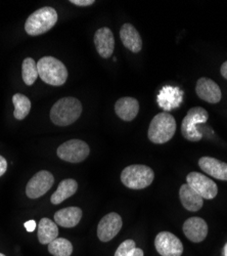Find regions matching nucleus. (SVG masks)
Segmentation results:
<instances>
[{
    "mask_svg": "<svg viewBox=\"0 0 227 256\" xmlns=\"http://www.w3.org/2000/svg\"><path fill=\"white\" fill-rule=\"evenodd\" d=\"M82 113V104L76 98L68 96L58 100L50 110V119L57 126L73 124Z\"/></svg>",
    "mask_w": 227,
    "mask_h": 256,
    "instance_id": "obj_1",
    "label": "nucleus"
},
{
    "mask_svg": "<svg viewBox=\"0 0 227 256\" xmlns=\"http://www.w3.org/2000/svg\"><path fill=\"white\" fill-rule=\"evenodd\" d=\"M39 77L52 86L64 85L68 79V70L59 60L53 56H44L37 62Z\"/></svg>",
    "mask_w": 227,
    "mask_h": 256,
    "instance_id": "obj_2",
    "label": "nucleus"
},
{
    "mask_svg": "<svg viewBox=\"0 0 227 256\" xmlns=\"http://www.w3.org/2000/svg\"><path fill=\"white\" fill-rule=\"evenodd\" d=\"M176 121L169 113H160L156 115L149 128V138L154 144H165L169 142L175 134Z\"/></svg>",
    "mask_w": 227,
    "mask_h": 256,
    "instance_id": "obj_3",
    "label": "nucleus"
},
{
    "mask_svg": "<svg viewBox=\"0 0 227 256\" xmlns=\"http://www.w3.org/2000/svg\"><path fill=\"white\" fill-rule=\"evenodd\" d=\"M57 22V12L50 6H44L34 12L25 24V30L30 36H38L48 32Z\"/></svg>",
    "mask_w": 227,
    "mask_h": 256,
    "instance_id": "obj_4",
    "label": "nucleus"
},
{
    "mask_svg": "<svg viewBox=\"0 0 227 256\" xmlns=\"http://www.w3.org/2000/svg\"><path fill=\"white\" fill-rule=\"evenodd\" d=\"M155 174L153 169L146 165H130L121 174L122 184L132 190L146 188L153 182Z\"/></svg>",
    "mask_w": 227,
    "mask_h": 256,
    "instance_id": "obj_5",
    "label": "nucleus"
},
{
    "mask_svg": "<svg viewBox=\"0 0 227 256\" xmlns=\"http://www.w3.org/2000/svg\"><path fill=\"white\" fill-rule=\"evenodd\" d=\"M209 118L208 112L202 106L192 108L181 123V134L184 138L190 142H199L203 138V134L198 130V125L207 122Z\"/></svg>",
    "mask_w": 227,
    "mask_h": 256,
    "instance_id": "obj_6",
    "label": "nucleus"
},
{
    "mask_svg": "<svg viewBox=\"0 0 227 256\" xmlns=\"http://www.w3.org/2000/svg\"><path fill=\"white\" fill-rule=\"evenodd\" d=\"M56 153L61 160L71 163H79L84 161L89 156L90 150L85 142L71 140L61 144L57 148Z\"/></svg>",
    "mask_w": 227,
    "mask_h": 256,
    "instance_id": "obj_7",
    "label": "nucleus"
},
{
    "mask_svg": "<svg viewBox=\"0 0 227 256\" xmlns=\"http://www.w3.org/2000/svg\"><path fill=\"white\" fill-rule=\"evenodd\" d=\"M187 182L203 198L211 200L218 194L217 184L208 176L199 172H191L187 176Z\"/></svg>",
    "mask_w": 227,
    "mask_h": 256,
    "instance_id": "obj_8",
    "label": "nucleus"
},
{
    "mask_svg": "<svg viewBox=\"0 0 227 256\" xmlns=\"http://www.w3.org/2000/svg\"><path fill=\"white\" fill-rule=\"evenodd\" d=\"M53 182V176L46 170H41L29 180L26 186V194L30 199L40 198L51 188Z\"/></svg>",
    "mask_w": 227,
    "mask_h": 256,
    "instance_id": "obj_9",
    "label": "nucleus"
},
{
    "mask_svg": "<svg viewBox=\"0 0 227 256\" xmlns=\"http://www.w3.org/2000/svg\"><path fill=\"white\" fill-rule=\"evenodd\" d=\"M157 251L162 256H181L183 245L181 241L169 232H161L155 240Z\"/></svg>",
    "mask_w": 227,
    "mask_h": 256,
    "instance_id": "obj_10",
    "label": "nucleus"
},
{
    "mask_svg": "<svg viewBox=\"0 0 227 256\" xmlns=\"http://www.w3.org/2000/svg\"><path fill=\"white\" fill-rule=\"evenodd\" d=\"M123 226L122 218L112 212L101 218L97 226V237L101 242H109L114 239Z\"/></svg>",
    "mask_w": 227,
    "mask_h": 256,
    "instance_id": "obj_11",
    "label": "nucleus"
},
{
    "mask_svg": "<svg viewBox=\"0 0 227 256\" xmlns=\"http://www.w3.org/2000/svg\"><path fill=\"white\" fill-rule=\"evenodd\" d=\"M196 92L201 100L210 104H217L222 98L219 85L212 79L206 77H202L198 80Z\"/></svg>",
    "mask_w": 227,
    "mask_h": 256,
    "instance_id": "obj_12",
    "label": "nucleus"
},
{
    "mask_svg": "<svg viewBox=\"0 0 227 256\" xmlns=\"http://www.w3.org/2000/svg\"><path fill=\"white\" fill-rule=\"evenodd\" d=\"M183 90L177 86H164L158 96V104L165 111L174 110L182 104Z\"/></svg>",
    "mask_w": 227,
    "mask_h": 256,
    "instance_id": "obj_13",
    "label": "nucleus"
},
{
    "mask_svg": "<svg viewBox=\"0 0 227 256\" xmlns=\"http://www.w3.org/2000/svg\"><path fill=\"white\" fill-rule=\"evenodd\" d=\"M94 44L101 58H109L115 48V38L112 30L107 27L98 29L94 34Z\"/></svg>",
    "mask_w": 227,
    "mask_h": 256,
    "instance_id": "obj_14",
    "label": "nucleus"
},
{
    "mask_svg": "<svg viewBox=\"0 0 227 256\" xmlns=\"http://www.w3.org/2000/svg\"><path fill=\"white\" fill-rule=\"evenodd\" d=\"M183 232L187 238L194 242L204 241L208 234V224L201 218H191L183 224Z\"/></svg>",
    "mask_w": 227,
    "mask_h": 256,
    "instance_id": "obj_15",
    "label": "nucleus"
},
{
    "mask_svg": "<svg viewBox=\"0 0 227 256\" xmlns=\"http://www.w3.org/2000/svg\"><path fill=\"white\" fill-rule=\"evenodd\" d=\"M199 166L205 174L220 180H227V163L212 157H202Z\"/></svg>",
    "mask_w": 227,
    "mask_h": 256,
    "instance_id": "obj_16",
    "label": "nucleus"
},
{
    "mask_svg": "<svg viewBox=\"0 0 227 256\" xmlns=\"http://www.w3.org/2000/svg\"><path fill=\"white\" fill-rule=\"evenodd\" d=\"M115 112L122 120L132 121L139 112L138 100L130 96L122 98L115 104Z\"/></svg>",
    "mask_w": 227,
    "mask_h": 256,
    "instance_id": "obj_17",
    "label": "nucleus"
},
{
    "mask_svg": "<svg viewBox=\"0 0 227 256\" xmlns=\"http://www.w3.org/2000/svg\"><path fill=\"white\" fill-rule=\"evenodd\" d=\"M120 38L122 44L130 52L136 54L142 48V40L136 30V28L131 24H124L120 30Z\"/></svg>",
    "mask_w": 227,
    "mask_h": 256,
    "instance_id": "obj_18",
    "label": "nucleus"
},
{
    "mask_svg": "<svg viewBox=\"0 0 227 256\" xmlns=\"http://www.w3.org/2000/svg\"><path fill=\"white\" fill-rule=\"evenodd\" d=\"M179 197L183 207L189 211H199L204 204V199L188 184H182L179 190Z\"/></svg>",
    "mask_w": 227,
    "mask_h": 256,
    "instance_id": "obj_19",
    "label": "nucleus"
},
{
    "mask_svg": "<svg viewBox=\"0 0 227 256\" xmlns=\"http://www.w3.org/2000/svg\"><path fill=\"white\" fill-rule=\"evenodd\" d=\"M82 218V210L78 207H68L58 210L54 214L55 224L64 228L76 226Z\"/></svg>",
    "mask_w": 227,
    "mask_h": 256,
    "instance_id": "obj_20",
    "label": "nucleus"
},
{
    "mask_svg": "<svg viewBox=\"0 0 227 256\" xmlns=\"http://www.w3.org/2000/svg\"><path fill=\"white\" fill-rule=\"evenodd\" d=\"M78 190V184L75 180L68 178L61 182L56 188V190L52 194L50 201L52 204L57 205L64 202L68 198L72 197Z\"/></svg>",
    "mask_w": 227,
    "mask_h": 256,
    "instance_id": "obj_21",
    "label": "nucleus"
},
{
    "mask_svg": "<svg viewBox=\"0 0 227 256\" xmlns=\"http://www.w3.org/2000/svg\"><path fill=\"white\" fill-rule=\"evenodd\" d=\"M58 236V228L49 218H42L38 224V240L41 244H49Z\"/></svg>",
    "mask_w": 227,
    "mask_h": 256,
    "instance_id": "obj_22",
    "label": "nucleus"
},
{
    "mask_svg": "<svg viewBox=\"0 0 227 256\" xmlns=\"http://www.w3.org/2000/svg\"><path fill=\"white\" fill-rule=\"evenodd\" d=\"M12 102L14 104L13 116L17 120L25 119L31 110V102L30 100L20 94H15L12 96Z\"/></svg>",
    "mask_w": 227,
    "mask_h": 256,
    "instance_id": "obj_23",
    "label": "nucleus"
},
{
    "mask_svg": "<svg viewBox=\"0 0 227 256\" xmlns=\"http://www.w3.org/2000/svg\"><path fill=\"white\" fill-rule=\"evenodd\" d=\"M48 251L53 256H71L73 245L67 239L56 238L48 244Z\"/></svg>",
    "mask_w": 227,
    "mask_h": 256,
    "instance_id": "obj_24",
    "label": "nucleus"
},
{
    "mask_svg": "<svg viewBox=\"0 0 227 256\" xmlns=\"http://www.w3.org/2000/svg\"><path fill=\"white\" fill-rule=\"evenodd\" d=\"M22 76L26 85H32L39 77L37 62L32 58L24 60L22 65Z\"/></svg>",
    "mask_w": 227,
    "mask_h": 256,
    "instance_id": "obj_25",
    "label": "nucleus"
},
{
    "mask_svg": "<svg viewBox=\"0 0 227 256\" xmlns=\"http://www.w3.org/2000/svg\"><path fill=\"white\" fill-rule=\"evenodd\" d=\"M135 248H136V245L133 240H126L122 244H120L114 256H131Z\"/></svg>",
    "mask_w": 227,
    "mask_h": 256,
    "instance_id": "obj_26",
    "label": "nucleus"
},
{
    "mask_svg": "<svg viewBox=\"0 0 227 256\" xmlns=\"http://www.w3.org/2000/svg\"><path fill=\"white\" fill-rule=\"evenodd\" d=\"M70 2L78 6H92L95 2L94 0H71Z\"/></svg>",
    "mask_w": 227,
    "mask_h": 256,
    "instance_id": "obj_27",
    "label": "nucleus"
},
{
    "mask_svg": "<svg viewBox=\"0 0 227 256\" xmlns=\"http://www.w3.org/2000/svg\"><path fill=\"white\" fill-rule=\"evenodd\" d=\"M6 169H7V162L2 156H0V176H2L5 174Z\"/></svg>",
    "mask_w": 227,
    "mask_h": 256,
    "instance_id": "obj_28",
    "label": "nucleus"
},
{
    "mask_svg": "<svg viewBox=\"0 0 227 256\" xmlns=\"http://www.w3.org/2000/svg\"><path fill=\"white\" fill-rule=\"evenodd\" d=\"M36 226H37V224H36V222H35V220H32L25 222V228H26V230H27L28 232H32L35 230Z\"/></svg>",
    "mask_w": 227,
    "mask_h": 256,
    "instance_id": "obj_29",
    "label": "nucleus"
},
{
    "mask_svg": "<svg viewBox=\"0 0 227 256\" xmlns=\"http://www.w3.org/2000/svg\"><path fill=\"white\" fill-rule=\"evenodd\" d=\"M220 72H221V75H222L225 79H227V60L222 64V66H221V68H220Z\"/></svg>",
    "mask_w": 227,
    "mask_h": 256,
    "instance_id": "obj_30",
    "label": "nucleus"
},
{
    "mask_svg": "<svg viewBox=\"0 0 227 256\" xmlns=\"http://www.w3.org/2000/svg\"><path fill=\"white\" fill-rule=\"evenodd\" d=\"M131 256H143V251L139 248H135V250Z\"/></svg>",
    "mask_w": 227,
    "mask_h": 256,
    "instance_id": "obj_31",
    "label": "nucleus"
},
{
    "mask_svg": "<svg viewBox=\"0 0 227 256\" xmlns=\"http://www.w3.org/2000/svg\"><path fill=\"white\" fill-rule=\"evenodd\" d=\"M222 256H227V243L224 245L223 247V251H222Z\"/></svg>",
    "mask_w": 227,
    "mask_h": 256,
    "instance_id": "obj_32",
    "label": "nucleus"
},
{
    "mask_svg": "<svg viewBox=\"0 0 227 256\" xmlns=\"http://www.w3.org/2000/svg\"><path fill=\"white\" fill-rule=\"evenodd\" d=\"M0 256H5L4 254H2V253H0Z\"/></svg>",
    "mask_w": 227,
    "mask_h": 256,
    "instance_id": "obj_33",
    "label": "nucleus"
}]
</instances>
